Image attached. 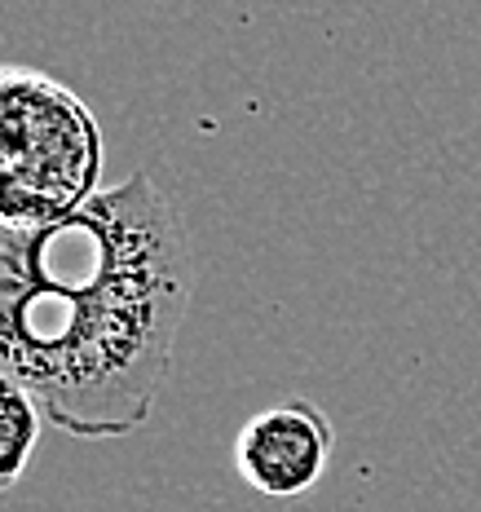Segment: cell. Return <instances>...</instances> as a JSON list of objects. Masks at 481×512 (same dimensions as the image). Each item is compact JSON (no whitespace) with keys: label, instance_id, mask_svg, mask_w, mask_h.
I'll use <instances>...</instances> for the list:
<instances>
[{"label":"cell","instance_id":"3","mask_svg":"<svg viewBox=\"0 0 481 512\" xmlns=\"http://www.w3.org/2000/svg\"><path fill=\"white\" fill-rule=\"evenodd\" d=\"M327 411L309 398H287L279 407L256 411L234 437V473L265 499H301L323 482L331 464Z\"/></svg>","mask_w":481,"mask_h":512},{"label":"cell","instance_id":"1","mask_svg":"<svg viewBox=\"0 0 481 512\" xmlns=\"http://www.w3.org/2000/svg\"><path fill=\"white\" fill-rule=\"evenodd\" d=\"M195 270L151 173L45 230H0V371L71 437H128L173 371Z\"/></svg>","mask_w":481,"mask_h":512},{"label":"cell","instance_id":"4","mask_svg":"<svg viewBox=\"0 0 481 512\" xmlns=\"http://www.w3.org/2000/svg\"><path fill=\"white\" fill-rule=\"evenodd\" d=\"M40 429H45L40 402L31 398V389L0 371V495L27 477L31 455L40 446Z\"/></svg>","mask_w":481,"mask_h":512},{"label":"cell","instance_id":"2","mask_svg":"<svg viewBox=\"0 0 481 512\" xmlns=\"http://www.w3.org/2000/svg\"><path fill=\"white\" fill-rule=\"evenodd\" d=\"M102 128L49 71L0 62V230H45L93 204Z\"/></svg>","mask_w":481,"mask_h":512}]
</instances>
